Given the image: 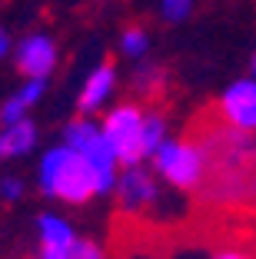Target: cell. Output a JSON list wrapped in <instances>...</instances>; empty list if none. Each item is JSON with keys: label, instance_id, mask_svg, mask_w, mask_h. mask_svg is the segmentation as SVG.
<instances>
[{"label": "cell", "instance_id": "1", "mask_svg": "<svg viewBox=\"0 0 256 259\" xmlns=\"http://www.w3.org/2000/svg\"><path fill=\"white\" fill-rule=\"evenodd\" d=\"M203 156V180L196 199L210 213L246 209L256 203V143L246 130L226 123L220 107H206L190 120L187 137Z\"/></svg>", "mask_w": 256, "mask_h": 259}, {"label": "cell", "instance_id": "2", "mask_svg": "<svg viewBox=\"0 0 256 259\" xmlns=\"http://www.w3.org/2000/svg\"><path fill=\"white\" fill-rule=\"evenodd\" d=\"M40 183H44V193L67 199V203H87L93 193H103L100 173L74 146L47 153V160L40 163Z\"/></svg>", "mask_w": 256, "mask_h": 259}, {"label": "cell", "instance_id": "3", "mask_svg": "<svg viewBox=\"0 0 256 259\" xmlns=\"http://www.w3.org/2000/svg\"><path fill=\"white\" fill-rule=\"evenodd\" d=\"M157 169L180 190H196L203 180V156L190 140L183 143H160V150L153 153Z\"/></svg>", "mask_w": 256, "mask_h": 259}, {"label": "cell", "instance_id": "4", "mask_svg": "<svg viewBox=\"0 0 256 259\" xmlns=\"http://www.w3.org/2000/svg\"><path fill=\"white\" fill-rule=\"evenodd\" d=\"M143 116L136 107H120L113 110L110 120H106V140L113 143L117 150V160L127 163V166H136V163L147 156V146H143Z\"/></svg>", "mask_w": 256, "mask_h": 259}, {"label": "cell", "instance_id": "5", "mask_svg": "<svg viewBox=\"0 0 256 259\" xmlns=\"http://www.w3.org/2000/svg\"><path fill=\"white\" fill-rule=\"evenodd\" d=\"M67 146H74L77 153H83L87 160L93 163V169L100 173V186L110 190L113 186V160H117V150L106 140V133H100L90 123H70L67 126Z\"/></svg>", "mask_w": 256, "mask_h": 259}, {"label": "cell", "instance_id": "6", "mask_svg": "<svg viewBox=\"0 0 256 259\" xmlns=\"http://www.w3.org/2000/svg\"><path fill=\"white\" fill-rule=\"evenodd\" d=\"M160 206V186L143 169H130L120 180V209L130 216H150Z\"/></svg>", "mask_w": 256, "mask_h": 259}, {"label": "cell", "instance_id": "7", "mask_svg": "<svg viewBox=\"0 0 256 259\" xmlns=\"http://www.w3.org/2000/svg\"><path fill=\"white\" fill-rule=\"evenodd\" d=\"M220 113L236 130L253 133L256 130V83L253 80H240V83L230 87L223 93V100H220Z\"/></svg>", "mask_w": 256, "mask_h": 259}, {"label": "cell", "instance_id": "8", "mask_svg": "<svg viewBox=\"0 0 256 259\" xmlns=\"http://www.w3.org/2000/svg\"><path fill=\"white\" fill-rule=\"evenodd\" d=\"M57 63V50L47 37H27L17 50V70L27 73L30 80H44Z\"/></svg>", "mask_w": 256, "mask_h": 259}, {"label": "cell", "instance_id": "9", "mask_svg": "<svg viewBox=\"0 0 256 259\" xmlns=\"http://www.w3.org/2000/svg\"><path fill=\"white\" fill-rule=\"evenodd\" d=\"M33 137H37L33 123H27V120L7 123V130L0 133V160H4V156H20V153H27L33 146Z\"/></svg>", "mask_w": 256, "mask_h": 259}, {"label": "cell", "instance_id": "10", "mask_svg": "<svg viewBox=\"0 0 256 259\" xmlns=\"http://www.w3.org/2000/svg\"><path fill=\"white\" fill-rule=\"evenodd\" d=\"M110 87H113V63H103L100 70H93V76L87 80V87H83V93H80V110L83 113H87V110H97L106 100Z\"/></svg>", "mask_w": 256, "mask_h": 259}, {"label": "cell", "instance_id": "11", "mask_svg": "<svg viewBox=\"0 0 256 259\" xmlns=\"http://www.w3.org/2000/svg\"><path fill=\"white\" fill-rule=\"evenodd\" d=\"M40 259H106L93 239H74L67 246H44Z\"/></svg>", "mask_w": 256, "mask_h": 259}, {"label": "cell", "instance_id": "12", "mask_svg": "<svg viewBox=\"0 0 256 259\" xmlns=\"http://www.w3.org/2000/svg\"><path fill=\"white\" fill-rule=\"evenodd\" d=\"M40 90H44V80H30V83L23 87L17 97H10V100H7V107L0 110V120H4V123H17L23 113H27V110L33 107V103H37Z\"/></svg>", "mask_w": 256, "mask_h": 259}, {"label": "cell", "instance_id": "13", "mask_svg": "<svg viewBox=\"0 0 256 259\" xmlns=\"http://www.w3.org/2000/svg\"><path fill=\"white\" fill-rule=\"evenodd\" d=\"M40 239H44V246H67L74 243V229L67 226L63 220H57V216H44L40 220Z\"/></svg>", "mask_w": 256, "mask_h": 259}, {"label": "cell", "instance_id": "14", "mask_svg": "<svg viewBox=\"0 0 256 259\" xmlns=\"http://www.w3.org/2000/svg\"><path fill=\"white\" fill-rule=\"evenodd\" d=\"M163 143V116H147L143 123V146L147 153H157Z\"/></svg>", "mask_w": 256, "mask_h": 259}, {"label": "cell", "instance_id": "15", "mask_svg": "<svg viewBox=\"0 0 256 259\" xmlns=\"http://www.w3.org/2000/svg\"><path fill=\"white\" fill-rule=\"evenodd\" d=\"M253 246V243H249ZM249 246H223V249L216 252V256H210V259H256V249H249Z\"/></svg>", "mask_w": 256, "mask_h": 259}, {"label": "cell", "instance_id": "16", "mask_svg": "<svg viewBox=\"0 0 256 259\" xmlns=\"http://www.w3.org/2000/svg\"><path fill=\"white\" fill-rule=\"evenodd\" d=\"M190 4L193 0H163V17L166 20H183L190 14Z\"/></svg>", "mask_w": 256, "mask_h": 259}, {"label": "cell", "instance_id": "17", "mask_svg": "<svg viewBox=\"0 0 256 259\" xmlns=\"http://www.w3.org/2000/svg\"><path fill=\"white\" fill-rule=\"evenodd\" d=\"M123 50H127V54H143L147 50V33L143 30H127L123 33Z\"/></svg>", "mask_w": 256, "mask_h": 259}, {"label": "cell", "instance_id": "18", "mask_svg": "<svg viewBox=\"0 0 256 259\" xmlns=\"http://www.w3.org/2000/svg\"><path fill=\"white\" fill-rule=\"evenodd\" d=\"M4 196L17 199V196H20V183H17V180H4Z\"/></svg>", "mask_w": 256, "mask_h": 259}, {"label": "cell", "instance_id": "19", "mask_svg": "<svg viewBox=\"0 0 256 259\" xmlns=\"http://www.w3.org/2000/svg\"><path fill=\"white\" fill-rule=\"evenodd\" d=\"M7 47H10V40H7V33H4V30H0V57H4V54H7Z\"/></svg>", "mask_w": 256, "mask_h": 259}, {"label": "cell", "instance_id": "20", "mask_svg": "<svg viewBox=\"0 0 256 259\" xmlns=\"http://www.w3.org/2000/svg\"><path fill=\"white\" fill-rule=\"evenodd\" d=\"M253 73H256V57H253Z\"/></svg>", "mask_w": 256, "mask_h": 259}]
</instances>
